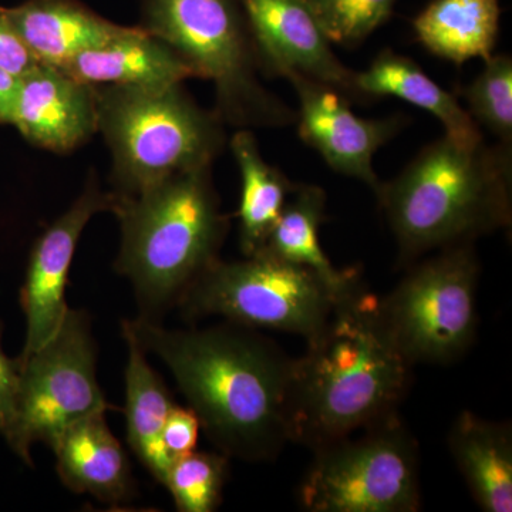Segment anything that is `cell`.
<instances>
[{
  "label": "cell",
  "mask_w": 512,
  "mask_h": 512,
  "mask_svg": "<svg viewBox=\"0 0 512 512\" xmlns=\"http://www.w3.org/2000/svg\"><path fill=\"white\" fill-rule=\"evenodd\" d=\"M141 348L171 370L178 387L222 454L272 460L291 441L293 359L255 329L235 325L171 330L128 320Z\"/></svg>",
  "instance_id": "6da1fadb"
},
{
  "label": "cell",
  "mask_w": 512,
  "mask_h": 512,
  "mask_svg": "<svg viewBox=\"0 0 512 512\" xmlns=\"http://www.w3.org/2000/svg\"><path fill=\"white\" fill-rule=\"evenodd\" d=\"M306 343L305 355L293 359L291 441L313 451L397 416L413 365L390 335L379 299L360 282Z\"/></svg>",
  "instance_id": "7a4b0ae2"
},
{
  "label": "cell",
  "mask_w": 512,
  "mask_h": 512,
  "mask_svg": "<svg viewBox=\"0 0 512 512\" xmlns=\"http://www.w3.org/2000/svg\"><path fill=\"white\" fill-rule=\"evenodd\" d=\"M511 185L512 147H461L447 136L424 147L376 194L400 264L510 228Z\"/></svg>",
  "instance_id": "3957f363"
},
{
  "label": "cell",
  "mask_w": 512,
  "mask_h": 512,
  "mask_svg": "<svg viewBox=\"0 0 512 512\" xmlns=\"http://www.w3.org/2000/svg\"><path fill=\"white\" fill-rule=\"evenodd\" d=\"M113 212L121 224L117 272L133 285L138 318L160 322L220 259L229 222L211 167L175 174L136 195L117 194Z\"/></svg>",
  "instance_id": "277c9868"
},
{
  "label": "cell",
  "mask_w": 512,
  "mask_h": 512,
  "mask_svg": "<svg viewBox=\"0 0 512 512\" xmlns=\"http://www.w3.org/2000/svg\"><path fill=\"white\" fill-rule=\"evenodd\" d=\"M94 89L117 194L136 195L175 174L211 167L224 150V121L198 107L181 84Z\"/></svg>",
  "instance_id": "5b68a950"
},
{
  "label": "cell",
  "mask_w": 512,
  "mask_h": 512,
  "mask_svg": "<svg viewBox=\"0 0 512 512\" xmlns=\"http://www.w3.org/2000/svg\"><path fill=\"white\" fill-rule=\"evenodd\" d=\"M214 83L217 116L239 128H284L298 111L258 79L254 43L237 0H144V25Z\"/></svg>",
  "instance_id": "8992f818"
},
{
  "label": "cell",
  "mask_w": 512,
  "mask_h": 512,
  "mask_svg": "<svg viewBox=\"0 0 512 512\" xmlns=\"http://www.w3.org/2000/svg\"><path fill=\"white\" fill-rule=\"evenodd\" d=\"M355 285L336 288L318 272L264 249L242 261L217 259L192 282L177 306L185 318L221 316L245 328L308 340L325 325L340 296Z\"/></svg>",
  "instance_id": "52a82bcc"
},
{
  "label": "cell",
  "mask_w": 512,
  "mask_h": 512,
  "mask_svg": "<svg viewBox=\"0 0 512 512\" xmlns=\"http://www.w3.org/2000/svg\"><path fill=\"white\" fill-rule=\"evenodd\" d=\"M313 450L299 487L309 512H417L419 450L399 417Z\"/></svg>",
  "instance_id": "ba28073f"
},
{
  "label": "cell",
  "mask_w": 512,
  "mask_h": 512,
  "mask_svg": "<svg viewBox=\"0 0 512 512\" xmlns=\"http://www.w3.org/2000/svg\"><path fill=\"white\" fill-rule=\"evenodd\" d=\"M480 262L473 242L440 249L413 266L380 313L394 342L412 365H448L473 346L477 335Z\"/></svg>",
  "instance_id": "9c48e42d"
},
{
  "label": "cell",
  "mask_w": 512,
  "mask_h": 512,
  "mask_svg": "<svg viewBox=\"0 0 512 512\" xmlns=\"http://www.w3.org/2000/svg\"><path fill=\"white\" fill-rule=\"evenodd\" d=\"M97 348L86 312L70 309L49 342L20 362L12 451L32 466L35 443L52 447L77 421L113 409L96 376Z\"/></svg>",
  "instance_id": "30bf717a"
},
{
  "label": "cell",
  "mask_w": 512,
  "mask_h": 512,
  "mask_svg": "<svg viewBox=\"0 0 512 512\" xmlns=\"http://www.w3.org/2000/svg\"><path fill=\"white\" fill-rule=\"evenodd\" d=\"M285 79L298 96L296 123L302 140L315 148L333 171L362 181L376 195L383 181L373 168V158L406 127L407 116L362 119L350 109L348 97L335 87L298 73Z\"/></svg>",
  "instance_id": "8fae6325"
},
{
  "label": "cell",
  "mask_w": 512,
  "mask_h": 512,
  "mask_svg": "<svg viewBox=\"0 0 512 512\" xmlns=\"http://www.w3.org/2000/svg\"><path fill=\"white\" fill-rule=\"evenodd\" d=\"M116 204V192L101 191L92 177L72 207L37 239L20 292L26 318V342L18 357L20 362L42 348L59 330L69 311L64 293L80 235L94 215L113 212Z\"/></svg>",
  "instance_id": "7c38bea8"
},
{
  "label": "cell",
  "mask_w": 512,
  "mask_h": 512,
  "mask_svg": "<svg viewBox=\"0 0 512 512\" xmlns=\"http://www.w3.org/2000/svg\"><path fill=\"white\" fill-rule=\"evenodd\" d=\"M268 76L302 74L357 99L355 73L340 63L305 0H237Z\"/></svg>",
  "instance_id": "4fadbf2b"
},
{
  "label": "cell",
  "mask_w": 512,
  "mask_h": 512,
  "mask_svg": "<svg viewBox=\"0 0 512 512\" xmlns=\"http://www.w3.org/2000/svg\"><path fill=\"white\" fill-rule=\"evenodd\" d=\"M12 124L33 146L70 153L99 131L96 89L39 63L19 79Z\"/></svg>",
  "instance_id": "5bb4252c"
},
{
  "label": "cell",
  "mask_w": 512,
  "mask_h": 512,
  "mask_svg": "<svg viewBox=\"0 0 512 512\" xmlns=\"http://www.w3.org/2000/svg\"><path fill=\"white\" fill-rule=\"evenodd\" d=\"M93 87L165 89L195 77L167 43L146 29L126 28L104 45L86 50L59 67Z\"/></svg>",
  "instance_id": "9a60e30c"
},
{
  "label": "cell",
  "mask_w": 512,
  "mask_h": 512,
  "mask_svg": "<svg viewBox=\"0 0 512 512\" xmlns=\"http://www.w3.org/2000/svg\"><path fill=\"white\" fill-rule=\"evenodd\" d=\"M52 448L57 473L69 490L109 504H120L130 497V464L109 429L106 413L77 421L60 434Z\"/></svg>",
  "instance_id": "2e32d148"
},
{
  "label": "cell",
  "mask_w": 512,
  "mask_h": 512,
  "mask_svg": "<svg viewBox=\"0 0 512 512\" xmlns=\"http://www.w3.org/2000/svg\"><path fill=\"white\" fill-rule=\"evenodd\" d=\"M3 12L37 62L56 67L126 30L76 0H29Z\"/></svg>",
  "instance_id": "e0dca14e"
},
{
  "label": "cell",
  "mask_w": 512,
  "mask_h": 512,
  "mask_svg": "<svg viewBox=\"0 0 512 512\" xmlns=\"http://www.w3.org/2000/svg\"><path fill=\"white\" fill-rule=\"evenodd\" d=\"M357 99L392 96L429 111L446 128V136L461 147L483 143L480 127L457 96L431 80L410 57L386 49L375 57L369 69L355 73Z\"/></svg>",
  "instance_id": "ac0fdd59"
},
{
  "label": "cell",
  "mask_w": 512,
  "mask_h": 512,
  "mask_svg": "<svg viewBox=\"0 0 512 512\" xmlns=\"http://www.w3.org/2000/svg\"><path fill=\"white\" fill-rule=\"evenodd\" d=\"M448 446L478 507L485 512H511L510 424L461 412L451 426Z\"/></svg>",
  "instance_id": "d6986e66"
},
{
  "label": "cell",
  "mask_w": 512,
  "mask_h": 512,
  "mask_svg": "<svg viewBox=\"0 0 512 512\" xmlns=\"http://www.w3.org/2000/svg\"><path fill=\"white\" fill-rule=\"evenodd\" d=\"M127 343L126 369L127 440L131 450L158 483L164 484L173 458L165 451L163 429L175 406L165 384L148 365L147 352L141 348L128 320L121 323Z\"/></svg>",
  "instance_id": "ffe728a7"
},
{
  "label": "cell",
  "mask_w": 512,
  "mask_h": 512,
  "mask_svg": "<svg viewBox=\"0 0 512 512\" xmlns=\"http://www.w3.org/2000/svg\"><path fill=\"white\" fill-rule=\"evenodd\" d=\"M500 15L498 0H433L413 20V30L426 50L461 66L493 56Z\"/></svg>",
  "instance_id": "44dd1931"
},
{
  "label": "cell",
  "mask_w": 512,
  "mask_h": 512,
  "mask_svg": "<svg viewBox=\"0 0 512 512\" xmlns=\"http://www.w3.org/2000/svg\"><path fill=\"white\" fill-rule=\"evenodd\" d=\"M231 150L242 184L239 245L242 254L251 256L265 248L295 184L281 170L266 163L248 128H241L234 134Z\"/></svg>",
  "instance_id": "7402d4cb"
},
{
  "label": "cell",
  "mask_w": 512,
  "mask_h": 512,
  "mask_svg": "<svg viewBox=\"0 0 512 512\" xmlns=\"http://www.w3.org/2000/svg\"><path fill=\"white\" fill-rule=\"evenodd\" d=\"M325 211L326 192L322 188L295 184L264 249L292 264L318 272L336 288L348 289L360 281L359 272L335 268L320 247L319 229L325 221Z\"/></svg>",
  "instance_id": "603a6c76"
},
{
  "label": "cell",
  "mask_w": 512,
  "mask_h": 512,
  "mask_svg": "<svg viewBox=\"0 0 512 512\" xmlns=\"http://www.w3.org/2000/svg\"><path fill=\"white\" fill-rule=\"evenodd\" d=\"M228 476L225 454L191 451L174 458L164 485L181 512H212L220 507Z\"/></svg>",
  "instance_id": "cb8c5ba5"
},
{
  "label": "cell",
  "mask_w": 512,
  "mask_h": 512,
  "mask_svg": "<svg viewBox=\"0 0 512 512\" xmlns=\"http://www.w3.org/2000/svg\"><path fill=\"white\" fill-rule=\"evenodd\" d=\"M478 126L512 146V59L508 55L485 60L483 72L460 92Z\"/></svg>",
  "instance_id": "d4e9b609"
},
{
  "label": "cell",
  "mask_w": 512,
  "mask_h": 512,
  "mask_svg": "<svg viewBox=\"0 0 512 512\" xmlns=\"http://www.w3.org/2000/svg\"><path fill=\"white\" fill-rule=\"evenodd\" d=\"M330 43L356 47L392 16L396 0H305Z\"/></svg>",
  "instance_id": "484cf974"
},
{
  "label": "cell",
  "mask_w": 512,
  "mask_h": 512,
  "mask_svg": "<svg viewBox=\"0 0 512 512\" xmlns=\"http://www.w3.org/2000/svg\"><path fill=\"white\" fill-rule=\"evenodd\" d=\"M2 330L0 322V434L12 448L18 417L20 362L19 359H10L3 350Z\"/></svg>",
  "instance_id": "4316f807"
},
{
  "label": "cell",
  "mask_w": 512,
  "mask_h": 512,
  "mask_svg": "<svg viewBox=\"0 0 512 512\" xmlns=\"http://www.w3.org/2000/svg\"><path fill=\"white\" fill-rule=\"evenodd\" d=\"M201 423L192 409L174 406L163 429V444L170 457L185 456L195 450Z\"/></svg>",
  "instance_id": "83f0119b"
},
{
  "label": "cell",
  "mask_w": 512,
  "mask_h": 512,
  "mask_svg": "<svg viewBox=\"0 0 512 512\" xmlns=\"http://www.w3.org/2000/svg\"><path fill=\"white\" fill-rule=\"evenodd\" d=\"M37 64L36 57L12 28L3 9H0V67L20 79L35 69Z\"/></svg>",
  "instance_id": "f1b7e54d"
},
{
  "label": "cell",
  "mask_w": 512,
  "mask_h": 512,
  "mask_svg": "<svg viewBox=\"0 0 512 512\" xmlns=\"http://www.w3.org/2000/svg\"><path fill=\"white\" fill-rule=\"evenodd\" d=\"M19 79L0 67V123L12 124Z\"/></svg>",
  "instance_id": "f546056e"
}]
</instances>
